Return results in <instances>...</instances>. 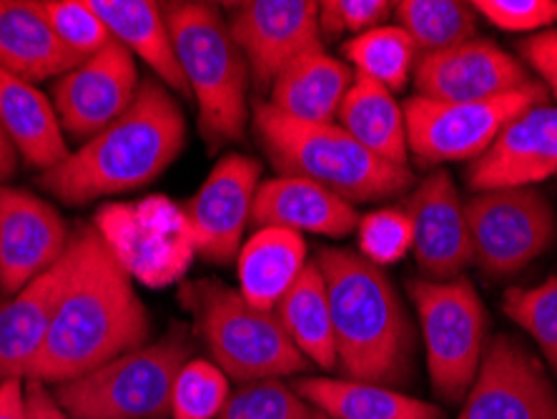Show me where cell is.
I'll return each mask as SVG.
<instances>
[{
	"instance_id": "cell-41",
	"label": "cell",
	"mask_w": 557,
	"mask_h": 419,
	"mask_svg": "<svg viewBox=\"0 0 557 419\" xmlns=\"http://www.w3.org/2000/svg\"><path fill=\"white\" fill-rule=\"evenodd\" d=\"M0 419H28L23 380H8L0 384Z\"/></svg>"
},
{
	"instance_id": "cell-23",
	"label": "cell",
	"mask_w": 557,
	"mask_h": 419,
	"mask_svg": "<svg viewBox=\"0 0 557 419\" xmlns=\"http://www.w3.org/2000/svg\"><path fill=\"white\" fill-rule=\"evenodd\" d=\"M0 128L33 169H53L69 159V146L53 101L13 73L0 69Z\"/></svg>"
},
{
	"instance_id": "cell-22",
	"label": "cell",
	"mask_w": 557,
	"mask_h": 419,
	"mask_svg": "<svg viewBox=\"0 0 557 419\" xmlns=\"http://www.w3.org/2000/svg\"><path fill=\"white\" fill-rule=\"evenodd\" d=\"M81 59L61 44L38 3L0 0V69L28 84L65 76Z\"/></svg>"
},
{
	"instance_id": "cell-40",
	"label": "cell",
	"mask_w": 557,
	"mask_h": 419,
	"mask_svg": "<svg viewBox=\"0 0 557 419\" xmlns=\"http://www.w3.org/2000/svg\"><path fill=\"white\" fill-rule=\"evenodd\" d=\"M26 407H28V419H71L65 415V409L59 405V399L53 397V392H48L44 382L28 380Z\"/></svg>"
},
{
	"instance_id": "cell-36",
	"label": "cell",
	"mask_w": 557,
	"mask_h": 419,
	"mask_svg": "<svg viewBox=\"0 0 557 419\" xmlns=\"http://www.w3.org/2000/svg\"><path fill=\"white\" fill-rule=\"evenodd\" d=\"M359 254L374 267L403 261L414 246V229L407 209H376L359 217Z\"/></svg>"
},
{
	"instance_id": "cell-21",
	"label": "cell",
	"mask_w": 557,
	"mask_h": 419,
	"mask_svg": "<svg viewBox=\"0 0 557 419\" xmlns=\"http://www.w3.org/2000/svg\"><path fill=\"white\" fill-rule=\"evenodd\" d=\"M251 224L286 229L294 234L347 236L359 226L355 204L297 176H276L259 184Z\"/></svg>"
},
{
	"instance_id": "cell-25",
	"label": "cell",
	"mask_w": 557,
	"mask_h": 419,
	"mask_svg": "<svg viewBox=\"0 0 557 419\" xmlns=\"http://www.w3.org/2000/svg\"><path fill=\"white\" fill-rule=\"evenodd\" d=\"M355 84L347 63L322 51L294 61L269 88V106L284 116L307 123H332L347 90Z\"/></svg>"
},
{
	"instance_id": "cell-11",
	"label": "cell",
	"mask_w": 557,
	"mask_h": 419,
	"mask_svg": "<svg viewBox=\"0 0 557 419\" xmlns=\"http://www.w3.org/2000/svg\"><path fill=\"white\" fill-rule=\"evenodd\" d=\"M96 226L128 274L146 286L178 282L196 254L186 211L163 196L109 207L96 217Z\"/></svg>"
},
{
	"instance_id": "cell-17",
	"label": "cell",
	"mask_w": 557,
	"mask_h": 419,
	"mask_svg": "<svg viewBox=\"0 0 557 419\" xmlns=\"http://www.w3.org/2000/svg\"><path fill=\"white\" fill-rule=\"evenodd\" d=\"M405 209L412 219V254L422 279L449 282V279L462 276V271L474 264L465 201L445 169L432 171L428 178H422Z\"/></svg>"
},
{
	"instance_id": "cell-27",
	"label": "cell",
	"mask_w": 557,
	"mask_h": 419,
	"mask_svg": "<svg viewBox=\"0 0 557 419\" xmlns=\"http://www.w3.org/2000/svg\"><path fill=\"white\" fill-rule=\"evenodd\" d=\"M294 390L330 419H445L430 402L382 384L307 377L294 384Z\"/></svg>"
},
{
	"instance_id": "cell-13",
	"label": "cell",
	"mask_w": 557,
	"mask_h": 419,
	"mask_svg": "<svg viewBox=\"0 0 557 419\" xmlns=\"http://www.w3.org/2000/svg\"><path fill=\"white\" fill-rule=\"evenodd\" d=\"M457 419H557V392L543 361L510 334L487 344Z\"/></svg>"
},
{
	"instance_id": "cell-33",
	"label": "cell",
	"mask_w": 557,
	"mask_h": 419,
	"mask_svg": "<svg viewBox=\"0 0 557 419\" xmlns=\"http://www.w3.org/2000/svg\"><path fill=\"white\" fill-rule=\"evenodd\" d=\"M232 397L228 377L209 359H188L171 390L169 419H216Z\"/></svg>"
},
{
	"instance_id": "cell-32",
	"label": "cell",
	"mask_w": 557,
	"mask_h": 419,
	"mask_svg": "<svg viewBox=\"0 0 557 419\" xmlns=\"http://www.w3.org/2000/svg\"><path fill=\"white\" fill-rule=\"evenodd\" d=\"M503 311L532 336L547 365L557 372V276H547L535 286L507 289Z\"/></svg>"
},
{
	"instance_id": "cell-43",
	"label": "cell",
	"mask_w": 557,
	"mask_h": 419,
	"mask_svg": "<svg viewBox=\"0 0 557 419\" xmlns=\"http://www.w3.org/2000/svg\"><path fill=\"white\" fill-rule=\"evenodd\" d=\"M314 419H330V417H324L322 412H317V409H314Z\"/></svg>"
},
{
	"instance_id": "cell-12",
	"label": "cell",
	"mask_w": 557,
	"mask_h": 419,
	"mask_svg": "<svg viewBox=\"0 0 557 419\" xmlns=\"http://www.w3.org/2000/svg\"><path fill=\"white\" fill-rule=\"evenodd\" d=\"M228 30L249 65V76L259 88L274 81L294 61L322 51L319 3L311 0H247L226 3Z\"/></svg>"
},
{
	"instance_id": "cell-2",
	"label": "cell",
	"mask_w": 557,
	"mask_h": 419,
	"mask_svg": "<svg viewBox=\"0 0 557 419\" xmlns=\"http://www.w3.org/2000/svg\"><path fill=\"white\" fill-rule=\"evenodd\" d=\"M184 144L186 121L174 96L156 81H141L124 116L44 171L40 186L71 207L136 192L159 178Z\"/></svg>"
},
{
	"instance_id": "cell-42",
	"label": "cell",
	"mask_w": 557,
	"mask_h": 419,
	"mask_svg": "<svg viewBox=\"0 0 557 419\" xmlns=\"http://www.w3.org/2000/svg\"><path fill=\"white\" fill-rule=\"evenodd\" d=\"M15 163H18V151L13 149V144L8 141L5 131L0 128V181L13 176Z\"/></svg>"
},
{
	"instance_id": "cell-34",
	"label": "cell",
	"mask_w": 557,
	"mask_h": 419,
	"mask_svg": "<svg viewBox=\"0 0 557 419\" xmlns=\"http://www.w3.org/2000/svg\"><path fill=\"white\" fill-rule=\"evenodd\" d=\"M219 419H314V407L282 380H259L232 390Z\"/></svg>"
},
{
	"instance_id": "cell-19",
	"label": "cell",
	"mask_w": 557,
	"mask_h": 419,
	"mask_svg": "<svg viewBox=\"0 0 557 419\" xmlns=\"http://www.w3.org/2000/svg\"><path fill=\"white\" fill-rule=\"evenodd\" d=\"M557 174V106L537 103L522 111L490 149L467 169V184L474 192L535 186Z\"/></svg>"
},
{
	"instance_id": "cell-20",
	"label": "cell",
	"mask_w": 557,
	"mask_h": 419,
	"mask_svg": "<svg viewBox=\"0 0 557 419\" xmlns=\"http://www.w3.org/2000/svg\"><path fill=\"white\" fill-rule=\"evenodd\" d=\"M76 236H71L59 264L33 279L26 289L13 294L8 301H0V384L26 380L30 361L44 349L51 332L61 297L76 269Z\"/></svg>"
},
{
	"instance_id": "cell-16",
	"label": "cell",
	"mask_w": 557,
	"mask_h": 419,
	"mask_svg": "<svg viewBox=\"0 0 557 419\" xmlns=\"http://www.w3.org/2000/svg\"><path fill=\"white\" fill-rule=\"evenodd\" d=\"M530 84L525 65L487 38L422 56L414 65L417 96L432 101H485Z\"/></svg>"
},
{
	"instance_id": "cell-26",
	"label": "cell",
	"mask_w": 557,
	"mask_h": 419,
	"mask_svg": "<svg viewBox=\"0 0 557 419\" xmlns=\"http://www.w3.org/2000/svg\"><path fill=\"white\" fill-rule=\"evenodd\" d=\"M307 261V242L286 229H257L239 251V292L259 309L274 311Z\"/></svg>"
},
{
	"instance_id": "cell-28",
	"label": "cell",
	"mask_w": 557,
	"mask_h": 419,
	"mask_svg": "<svg viewBox=\"0 0 557 419\" xmlns=\"http://www.w3.org/2000/svg\"><path fill=\"white\" fill-rule=\"evenodd\" d=\"M339 126L380 159L407 167V119L405 106L397 103L392 90L370 78L355 76L339 106Z\"/></svg>"
},
{
	"instance_id": "cell-7",
	"label": "cell",
	"mask_w": 557,
	"mask_h": 419,
	"mask_svg": "<svg viewBox=\"0 0 557 419\" xmlns=\"http://www.w3.org/2000/svg\"><path fill=\"white\" fill-rule=\"evenodd\" d=\"M188 361L178 336L144 344L78 380L55 384L53 397L71 419H166L171 390Z\"/></svg>"
},
{
	"instance_id": "cell-37",
	"label": "cell",
	"mask_w": 557,
	"mask_h": 419,
	"mask_svg": "<svg viewBox=\"0 0 557 419\" xmlns=\"http://www.w3.org/2000/svg\"><path fill=\"white\" fill-rule=\"evenodd\" d=\"M472 8L507 33H543L557 26V0H474Z\"/></svg>"
},
{
	"instance_id": "cell-31",
	"label": "cell",
	"mask_w": 557,
	"mask_h": 419,
	"mask_svg": "<svg viewBox=\"0 0 557 419\" xmlns=\"http://www.w3.org/2000/svg\"><path fill=\"white\" fill-rule=\"evenodd\" d=\"M344 56L357 76L370 78L387 90H403L414 71L417 48L399 26H380L344 44Z\"/></svg>"
},
{
	"instance_id": "cell-15",
	"label": "cell",
	"mask_w": 557,
	"mask_h": 419,
	"mask_svg": "<svg viewBox=\"0 0 557 419\" xmlns=\"http://www.w3.org/2000/svg\"><path fill=\"white\" fill-rule=\"evenodd\" d=\"M259 176V161L244 153H228L211 169L184 209L191 224L196 254L214 264H228L239 257L244 232L251 224Z\"/></svg>"
},
{
	"instance_id": "cell-6",
	"label": "cell",
	"mask_w": 557,
	"mask_h": 419,
	"mask_svg": "<svg viewBox=\"0 0 557 419\" xmlns=\"http://www.w3.org/2000/svg\"><path fill=\"white\" fill-rule=\"evenodd\" d=\"M184 304L207 342L211 361L228 380L239 384L282 380L309 369L276 311L253 307L239 289L203 279L186 286Z\"/></svg>"
},
{
	"instance_id": "cell-18",
	"label": "cell",
	"mask_w": 557,
	"mask_h": 419,
	"mask_svg": "<svg viewBox=\"0 0 557 419\" xmlns=\"http://www.w3.org/2000/svg\"><path fill=\"white\" fill-rule=\"evenodd\" d=\"M71 236L51 204L0 186V289L18 294L61 261Z\"/></svg>"
},
{
	"instance_id": "cell-39",
	"label": "cell",
	"mask_w": 557,
	"mask_h": 419,
	"mask_svg": "<svg viewBox=\"0 0 557 419\" xmlns=\"http://www.w3.org/2000/svg\"><path fill=\"white\" fill-rule=\"evenodd\" d=\"M522 59L540 73L547 88L557 96V28L535 33L520 44Z\"/></svg>"
},
{
	"instance_id": "cell-14",
	"label": "cell",
	"mask_w": 557,
	"mask_h": 419,
	"mask_svg": "<svg viewBox=\"0 0 557 419\" xmlns=\"http://www.w3.org/2000/svg\"><path fill=\"white\" fill-rule=\"evenodd\" d=\"M138 71L124 46L111 40L103 51L81 61L53 88V109L63 134L88 141L124 116L138 94Z\"/></svg>"
},
{
	"instance_id": "cell-8",
	"label": "cell",
	"mask_w": 557,
	"mask_h": 419,
	"mask_svg": "<svg viewBox=\"0 0 557 419\" xmlns=\"http://www.w3.org/2000/svg\"><path fill=\"white\" fill-rule=\"evenodd\" d=\"M409 297L422 324L424 355L434 392L462 402L487 352V311L467 279H409Z\"/></svg>"
},
{
	"instance_id": "cell-9",
	"label": "cell",
	"mask_w": 557,
	"mask_h": 419,
	"mask_svg": "<svg viewBox=\"0 0 557 419\" xmlns=\"http://www.w3.org/2000/svg\"><path fill=\"white\" fill-rule=\"evenodd\" d=\"M547 90L540 81L512 94L485 101H432L412 96L405 103L409 151L424 167L478 159L493 146L507 123L532 106L545 103Z\"/></svg>"
},
{
	"instance_id": "cell-5",
	"label": "cell",
	"mask_w": 557,
	"mask_h": 419,
	"mask_svg": "<svg viewBox=\"0 0 557 419\" xmlns=\"http://www.w3.org/2000/svg\"><path fill=\"white\" fill-rule=\"evenodd\" d=\"M199 128L211 149L242 141L249 123V65L214 3L163 5Z\"/></svg>"
},
{
	"instance_id": "cell-35",
	"label": "cell",
	"mask_w": 557,
	"mask_h": 419,
	"mask_svg": "<svg viewBox=\"0 0 557 419\" xmlns=\"http://www.w3.org/2000/svg\"><path fill=\"white\" fill-rule=\"evenodd\" d=\"M38 8L61 44L81 61L91 59L113 40L88 0H40Z\"/></svg>"
},
{
	"instance_id": "cell-4",
	"label": "cell",
	"mask_w": 557,
	"mask_h": 419,
	"mask_svg": "<svg viewBox=\"0 0 557 419\" xmlns=\"http://www.w3.org/2000/svg\"><path fill=\"white\" fill-rule=\"evenodd\" d=\"M253 131L278 174L307 178L349 204L389 199L414 184L412 171L370 153L339 123L297 121L259 103Z\"/></svg>"
},
{
	"instance_id": "cell-3",
	"label": "cell",
	"mask_w": 557,
	"mask_h": 419,
	"mask_svg": "<svg viewBox=\"0 0 557 419\" xmlns=\"http://www.w3.org/2000/svg\"><path fill=\"white\" fill-rule=\"evenodd\" d=\"M314 261L326 282L337 365L347 380L382 387L403 382L414 336L392 279L347 249H324Z\"/></svg>"
},
{
	"instance_id": "cell-30",
	"label": "cell",
	"mask_w": 557,
	"mask_h": 419,
	"mask_svg": "<svg viewBox=\"0 0 557 419\" xmlns=\"http://www.w3.org/2000/svg\"><path fill=\"white\" fill-rule=\"evenodd\" d=\"M397 26L422 56L447 51L478 38V13L460 0H399L392 3Z\"/></svg>"
},
{
	"instance_id": "cell-1",
	"label": "cell",
	"mask_w": 557,
	"mask_h": 419,
	"mask_svg": "<svg viewBox=\"0 0 557 419\" xmlns=\"http://www.w3.org/2000/svg\"><path fill=\"white\" fill-rule=\"evenodd\" d=\"M76 236V269L65 286L44 349L30 361L26 380L63 384L106 361L144 347L151 334L149 311L128 274L96 229Z\"/></svg>"
},
{
	"instance_id": "cell-29",
	"label": "cell",
	"mask_w": 557,
	"mask_h": 419,
	"mask_svg": "<svg viewBox=\"0 0 557 419\" xmlns=\"http://www.w3.org/2000/svg\"><path fill=\"white\" fill-rule=\"evenodd\" d=\"M274 311L282 319L294 347L305 355L309 365L322 369L337 367L330 294H326L324 274L317 261H309Z\"/></svg>"
},
{
	"instance_id": "cell-38",
	"label": "cell",
	"mask_w": 557,
	"mask_h": 419,
	"mask_svg": "<svg viewBox=\"0 0 557 419\" xmlns=\"http://www.w3.org/2000/svg\"><path fill=\"white\" fill-rule=\"evenodd\" d=\"M389 15L392 3L387 0H324L319 3V30L330 38L344 33H351L355 38L359 33L384 26Z\"/></svg>"
},
{
	"instance_id": "cell-10",
	"label": "cell",
	"mask_w": 557,
	"mask_h": 419,
	"mask_svg": "<svg viewBox=\"0 0 557 419\" xmlns=\"http://www.w3.org/2000/svg\"><path fill=\"white\" fill-rule=\"evenodd\" d=\"M465 211L474 264L493 279L520 274L555 239L553 204L532 186L478 192Z\"/></svg>"
},
{
	"instance_id": "cell-24",
	"label": "cell",
	"mask_w": 557,
	"mask_h": 419,
	"mask_svg": "<svg viewBox=\"0 0 557 419\" xmlns=\"http://www.w3.org/2000/svg\"><path fill=\"white\" fill-rule=\"evenodd\" d=\"M88 3L116 44L124 46L131 56H138L169 88L191 98L176 59L163 5L151 0H88Z\"/></svg>"
}]
</instances>
